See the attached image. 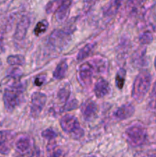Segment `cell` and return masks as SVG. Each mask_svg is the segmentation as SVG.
Returning a JSON list of instances; mask_svg holds the SVG:
<instances>
[{"instance_id": "obj_1", "label": "cell", "mask_w": 156, "mask_h": 157, "mask_svg": "<svg viewBox=\"0 0 156 157\" xmlns=\"http://www.w3.org/2000/svg\"><path fill=\"white\" fill-rule=\"evenodd\" d=\"M24 91V85L21 82L13 83L5 90L3 101L5 107L8 111H12L21 104L23 100Z\"/></svg>"}, {"instance_id": "obj_2", "label": "cell", "mask_w": 156, "mask_h": 157, "mask_svg": "<svg viewBox=\"0 0 156 157\" xmlns=\"http://www.w3.org/2000/svg\"><path fill=\"white\" fill-rule=\"evenodd\" d=\"M151 84V76L149 72L142 71L137 75L133 83L132 96L138 102H140L149 90Z\"/></svg>"}, {"instance_id": "obj_3", "label": "cell", "mask_w": 156, "mask_h": 157, "mask_svg": "<svg viewBox=\"0 0 156 157\" xmlns=\"http://www.w3.org/2000/svg\"><path fill=\"white\" fill-rule=\"evenodd\" d=\"M125 133L127 140L132 147H140L146 142L147 130L139 124L129 127Z\"/></svg>"}, {"instance_id": "obj_4", "label": "cell", "mask_w": 156, "mask_h": 157, "mask_svg": "<svg viewBox=\"0 0 156 157\" xmlns=\"http://www.w3.org/2000/svg\"><path fill=\"white\" fill-rule=\"evenodd\" d=\"M60 124L65 133L71 134L76 139H80L84 135V131L81 128L79 121L73 115L67 114L63 117L60 121Z\"/></svg>"}, {"instance_id": "obj_5", "label": "cell", "mask_w": 156, "mask_h": 157, "mask_svg": "<svg viewBox=\"0 0 156 157\" xmlns=\"http://www.w3.org/2000/svg\"><path fill=\"white\" fill-rule=\"evenodd\" d=\"M47 96L41 92H35L32 95L30 114L33 117H37L40 115L45 106Z\"/></svg>"}, {"instance_id": "obj_6", "label": "cell", "mask_w": 156, "mask_h": 157, "mask_svg": "<svg viewBox=\"0 0 156 157\" xmlns=\"http://www.w3.org/2000/svg\"><path fill=\"white\" fill-rule=\"evenodd\" d=\"M95 73V70L90 62H84L80 66L78 69L80 81L84 85H89L91 84L92 78Z\"/></svg>"}, {"instance_id": "obj_7", "label": "cell", "mask_w": 156, "mask_h": 157, "mask_svg": "<svg viewBox=\"0 0 156 157\" xmlns=\"http://www.w3.org/2000/svg\"><path fill=\"white\" fill-rule=\"evenodd\" d=\"M14 133L9 130L0 131V153L8 154L12 149Z\"/></svg>"}, {"instance_id": "obj_8", "label": "cell", "mask_w": 156, "mask_h": 157, "mask_svg": "<svg viewBox=\"0 0 156 157\" xmlns=\"http://www.w3.org/2000/svg\"><path fill=\"white\" fill-rule=\"evenodd\" d=\"M80 110L84 119L86 121H90L97 113L98 107L94 101L88 100L82 104Z\"/></svg>"}, {"instance_id": "obj_9", "label": "cell", "mask_w": 156, "mask_h": 157, "mask_svg": "<svg viewBox=\"0 0 156 157\" xmlns=\"http://www.w3.org/2000/svg\"><path fill=\"white\" fill-rule=\"evenodd\" d=\"M29 26H30V19H29V18L26 16L23 17L18 22L16 30H15V35H14V38L16 41H21L24 40Z\"/></svg>"}, {"instance_id": "obj_10", "label": "cell", "mask_w": 156, "mask_h": 157, "mask_svg": "<svg viewBox=\"0 0 156 157\" xmlns=\"http://www.w3.org/2000/svg\"><path fill=\"white\" fill-rule=\"evenodd\" d=\"M70 33H67L66 31L56 30L52 32L50 36V42L54 47H61L66 44V41H68V37Z\"/></svg>"}, {"instance_id": "obj_11", "label": "cell", "mask_w": 156, "mask_h": 157, "mask_svg": "<svg viewBox=\"0 0 156 157\" xmlns=\"http://www.w3.org/2000/svg\"><path fill=\"white\" fill-rule=\"evenodd\" d=\"M134 113V106L131 104H125L116 110L114 113V116L119 121H124L131 117Z\"/></svg>"}, {"instance_id": "obj_12", "label": "cell", "mask_w": 156, "mask_h": 157, "mask_svg": "<svg viewBox=\"0 0 156 157\" xmlns=\"http://www.w3.org/2000/svg\"><path fill=\"white\" fill-rule=\"evenodd\" d=\"M72 2L73 0H64L59 9L55 12L56 18L58 21H64L67 19L70 13Z\"/></svg>"}, {"instance_id": "obj_13", "label": "cell", "mask_w": 156, "mask_h": 157, "mask_svg": "<svg viewBox=\"0 0 156 157\" xmlns=\"http://www.w3.org/2000/svg\"><path fill=\"white\" fill-rule=\"evenodd\" d=\"M110 91V84L106 80L101 79L98 80L94 86V93L97 98H101L106 96Z\"/></svg>"}, {"instance_id": "obj_14", "label": "cell", "mask_w": 156, "mask_h": 157, "mask_svg": "<svg viewBox=\"0 0 156 157\" xmlns=\"http://www.w3.org/2000/svg\"><path fill=\"white\" fill-rule=\"evenodd\" d=\"M92 65L95 71L99 74H106L108 71V62L106 59H104L102 58L97 57V58H93Z\"/></svg>"}, {"instance_id": "obj_15", "label": "cell", "mask_w": 156, "mask_h": 157, "mask_svg": "<svg viewBox=\"0 0 156 157\" xmlns=\"http://www.w3.org/2000/svg\"><path fill=\"white\" fill-rule=\"evenodd\" d=\"M15 147L20 153H24L28 151L31 147L30 137L28 136H22L18 138V140L15 143Z\"/></svg>"}, {"instance_id": "obj_16", "label": "cell", "mask_w": 156, "mask_h": 157, "mask_svg": "<svg viewBox=\"0 0 156 157\" xmlns=\"http://www.w3.org/2000/svg\"><path fill=\"white\" fill-rule=\"evenodd\" d=\"M67 61L65 60H63L61 61L59 64H58V66L56 67L55 70L54 71L53 73V77L55 79H63V78L65 77L66 73L67 71Z\"/></svg>"}, {"instance_id": "obj_17", "label": "cell", "mask_w": 156, "mask_h": 157, "mask_svg": "<svg viewBox=\"0 0 156 157\" xmlns=\"http://www.w3.org/2000/svg\"><path fill=\"white\" fill-rule=\"evenodd\" d=\"M96 44L95 43H89L84 45L80 50L79 51L77 55V60L78 61H83L86 59L87 57L90 56V54L93 52L95 48Z\"/></svg>"}, {"instance_id": "obj_18", "label": "cell", "mask_w": 156, "mask_h": 157, "mask_svg": "<svg viewBox=\"0 0 156 157\" xmlns=\"http://www.w3.org/2000/svg\"><path fill=\"white\" fill-rule=\"evenodd\" d=\"M123 0H110L108 7L106 9L105 14L107 15H113L118 12Z\"/></svg>"}, {"instance_id": "obj_19", "label": "cell", "mask_w": 156, "mask_h": 157, "mask_svg": "<svg viewBox=\"0 0 156 157\" xmlns=\"http://www.w3.org/2000/svg\"><path fill=\"white\" fill-rule=\"evenodd\" d=\"M7 63L11 66H23L25 64V58L23 55H10L7 58Z\"/></svg>"}, {"instance_id": "obj_20", "label": "cell", "mask_w": 156, "mask_h": 157, "mask_svg": "<svg viewBox=\"0 0 156 157\" xmlns=\"http://www.w3.org/2000/svg\"><path fill=\"white\" fill-rule=\"evenodd\" d=\"M70 96V88L69 85H65L61 87L58 92V98L60 102L66 104L69 101Z\"/></svg>"}, {"instance_id": "obj_21", "label": "cell", "mask_w": 156, "mask_h": 157, "mask_svg": "<svg viewBox=\"0 0 156 157\" xmlns=\"http://www.w3.org/2000/svg\"><path fill=\"white\" fill-rule=\"evenodd\" d=\"M142 4V0H129L127 4V11L131 15H135L139 12Z\"/></svg>"}, {"instance_id": "obj_22", "label": "cell", "mask_w": 156, "mask_h": 157, "mask_svg": "<svg viewBox=\"0 0 156 157\" xmlns=\"http://www.w3.org/2000/svg\"><path fill=\"white\" fill-rule=\"evenodd\" d=\"M64 0H50L47 4L45 8V11L47 14L55 13L60 6H61Z\"/></svg>"}, {"instance_id": "obj_23", "label": "cell", "mask_w": 156, "mask_h": 157, "mask_svg": "<svg viewBox=\"0 0 156 157\" xmlns=\"http://www.w3.org/2000/svg\"><path fill=\"white\" fill-rule=\"evenodd\" d=\"M125 76H126V71L124 68H120L118 71L116 75V87L119 89H122L125 81Z\"/></svg>"}, {"instance_id": "obj_24", "label": "cell", "mask_w": 156, "mask_h": 157, "mask_svg": "<svg viewBox=\"0 0 156 157\" xmlns=\"http://www.w3.org/2000/svg\"><path fill=\"white\" fill-rule=\"evenodd\" d=\"M47 27H48V22H47L46 20H42V21H40L37 23L36 26L35 28V35L36 36H39L41 34H43L44 32H46Z\"/></svg>"}, {"instance_id": "obj_25", "label": "cell", "mask_w": 156, "mask_h": 157, "mask_svg": "<svg viewBox=\"0 0 156 157\" xmlns=\"http://www.w3.org/2000/svg\"><path fill=\"white\" fill-rule=\"evenodd\" d=\"M47 150L50 157H60L61 156V153H62V151L60 149V147L55 144H49Z\"/></svg>"}, {"instance_id": "obj_26", "label": "cell", "mask_w": 156, "mask_h": 157, "mask_svg": "<svg viewBox=\"0 0 156 157\" xmlns=\"http://www.w3.org/2000/svg\"><path fill=\"white\" fill-rule=\"evenodd\" d=\"M148 108L150 110H156V81L151 90L148 101Z\"/></svg>"}, {"instance_id": "obj_27", "label": "cell", "mask_w": 156, "mask_h": 157, "mask_svg": "<svg viewBox=\"0 0 156 157\" xmlns=\"http://www.w3.org/2000/svg\"><path fill=\"white\" fill-rule=\"evenodd\" d=\"M139 40H140V42L143 44H148L152 41L153 40V36L151 35V33H150L149 32H145L144 33H142V35L139 37Z\"/></svg>"}, {"instance_id": "obj_28", "label": "cell", "mask_w": 156, "mask_h": 157, "mask_svg": "<svg viewBox=\"0 0 156 157\" xmlns=\"http://www.w3.org/2000/svg\"><path fill=\"white\" fill-rule=\"evenodd\" d=\"M41 136L48 140H52L57 136V133L52 129H46L41 133Z\"/></svg>"}, {"instance_id": "obj_29", "label": "cell", "mask_w": 156, "mask_h": 157, "mask_svg": "<svg viewBox=\"0 0 156 157\" xmlns=\"http://www.w3.org/2000/svg\"><path fill=\"white\" fill-rule=\"evenodd\" d=\"M39 150L38 148H33L30 149L28 151L25 152L18 157H39Z\"/></svg>"}, {"instance_id": "obj_30", "label": "cell", "mask_w": 156, "mask_h": 157, "mask_svg": "<svg viewBox=\"0 0 156 157\" xmlns=\"http://www.w3.org/2000/svg\"><path fill=\"white\" fill-rule=\"evenodd\" d=\"M21 75V71L18 68H12L9 71V76L11 78H17Z\"/></svg>"}, {"instance_id": "obj_31", "label": "cell", "mask_w": 156, "mask_h": 157, "mask_svg": "<svg viewBox=\"0 0 156 157\" xmlns=\"http://www.w3.org/2000/svg\"><path fill=\"white\" fill-rule=\"evenodd\" d=\"M45 82V76L44 75H40L35 78V84L36 86H41Z\"/></svg>"}, {"instance_id": "obj_32", "label": "cell", "mask_w": 156, "mask_h": 157, "mask_svg": "<svg viewBox=\"0 0 156 157\" xmlns=\"http://www.w3.org/2000/svg\"><path fill=\"white\" fill-rule=\"evenodd\" d=\"M84 1H85V2L87 3V4L92 6V5H94L95 3H96V2L99 1V0H84Z\"/></svg>"}, {"instance_id": "obj_33", "label": "cell", "mask_w": 156, "mask_h": 157, "mask_svg": "<svg viewBox=\"0 0 156 157\" xmlns=\"http://www.w3.org/2000/svg\"><path fill=\"white\" fill-rule=\"evenodd\" d=\"M154 68H155V70H156V58H155V59H154Z\"/></svg>"}, {"instance_id": "obj_34", "label": "cell", "mask_w": 156, "mask_h": 157, "mask_svg": "<svg viewBox=\"0 0 156 157\" xmlns=\"http://www.w3.org/2000/svg\"><path fill=\"white\" fill-rule=\"evenodd\" d=\"M85 157H96V156H85Z\"/></svg>"}]
</instances>
